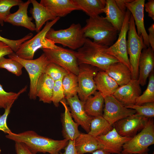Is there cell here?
I'll use <instances>...</instances> for the list:
<instances>
[{
	"mask_svg": "<svg viewBox=\"0 0 154 154\" xmlns=\"http://www.w3.org/2000/svg\"><path fill=\"white\" fill-rule=\"evenodd\" d=\"M6 137L15 142L25 144L33 153H48L50 154H59L64 149L69 141L64 139L56 140L39 135L35 131L28 130L18 133L11 132Z\"/></svg>",
	"mask_w": 154,
	"mask_h": 154,
	"instance_id": "obj_1",
	"label": "cell"
},
{
	"mask_svg": "<svg viewBox=\"0 0 154 154\" xmlns=\"http://www.w3.org/2000/svg\"><path fill=\"white\" fill-rule=\"evenodd\" d=\"M109 47L86 38L83 45L75 51L79 64H88L106 71L111 64L119 62L107 53Z\"/></svg>",
	"mask_w": 154,
	"mask_h": 154,
	"instance_id": "obj_2",
	"label": "cell"
},
{
	"mask_svg": "<svg viewBox=\"0 0 154 154\" xmlns=\"http://www.w3.org/2000/svg\"><path fill=\"white\" fill-rule=\"evenodd\" d=\"M82 30L86 38L109 47L114 43L119 33L105 17L100 15L87 19Z\"/></svg>",
	"mask_w": 154,
	"mask_h": 154,
	"instance_id": "obj_3",
	"label": "cell"
},
{
	"mask_svg": "<svg viewBox=\"0 0 154 154\" xmlns=\"http://www.w3.org/2000/svg\"><path fill=\"white\" fill-rule=\"evenodd\" d=\"M57 17L54 20L47 21L43 29L34 37L21 44L15 53L19 57L24 59H33L35 52L39 49H55L57 46L52 41L45 37L48 31L60 19Z\"/></svg>",
	"mask_w": 154,
	"mask_h": 154,
	"instance_id": "obj_4",
	"label": "cell"
},
{
	"mask_svg": "<svg viewBox=\"0 0 154 154\" xmlns=\"http://www.w3.org/2000/svg\"><path fill=\"white\" fill-rule=\"evenodd\" d=\"M8 55L9 58L21 63L27 71L30 80L29 98L31 100H35L37 89L45 68L50 62L44 53L38 58L30 60L21 58L14 52Z\"/></svg>",
	"mask_w": 154,
	"mask_h": 154,
	"instance_id": "obj_5",
	"label": "cell"
},
{
	"mask_svg": "<svg viewBox=\"0 0 154 154\" xmlns=\"http://www.w3.org/2000/svg\"><path fill=\"white\" fill-rule=\"evenodd\" d=\"M45 37L55 44H60L72 50L81 47L86 38L80 23H72L68 28L58 30L51 28L46 33Z\"/></svg>",
	"mask_w": 154,
	"mask_h": 154,
	"instance_id": "obj_6",
	"label": "cell"
},
{
	"mask_svg": "<svg viewBox=\"0 0 154 154\" xmlns=\"http://www.w3.org/2000/svg\"><path fill=\"white\" fill-rule=\"evenodd\" d=\"M154 144V121L153 118H149L140 132L123 145L121 154H144Z\"/></svg>",
	"mask_w": 154,
	"mask_h": 154,
	"instance_id": "obj_7",
	"label": "cell"
},
{
	"mask_svg": "<svg viewBox=\"0 0 154 154\" xmlns=\"http://www.w3.org/2000/svg\"><path fill=\"white\" fill-rule=\"evenodd\" d=\"M128 39L127 40V48L130 65L131 78L138 79L139 76L138 64L143 49L146 48L141 35L137 34L134 20L131 15L129 22Z\"/></svg>",
	"mask_w": 154,
	"mask_h": 154,
	"instance_id": "obj_8",
	"label": "cell"
},
{
	"mask_svg": "<svg viewBox=\"0 0 154 154\" xmlns=\"http://www.w3.org/2000/svg\"><path fill=\"white\" fill-rule=\"evenodd\" d=\"M42 49L50 62L77 76L79 71V64L75 51L58 46L54 49Z\"/></svg>",
	"mask_w": 154,
	"mask_h": 154,
	"instance_id": "obj_9",
	"label": "cell"
},
{
	"mask_svg": "<svg viewBox=\"0 0 154 154\" xmlns=\"http://www.w3.org/2000/svg\"><path fill=\"white\" fill-rule=\"evenodd\" d=\"M77 78L78 90L77 95L80 100L85 103L88 98L97 90L94 78L99 71L94 66L84 64H79Z\"/></svg>",
	"mask_w": 154,
	"mask_h": 154,
	"instance_id": "obj_10",
	"label": "cell"
},
{
	"mask_svg": "<svg viewBox=\"0 0 154 154\" xmlns=\"http://www.w3.org/2000/svg\"><path fill=\"white\" fill-rule=\"evenodd\" d=\"M131 15L127 9L121 29L116 41L108 47L106 52L118 61L126 66L130 70V65L127 48L126 36L128 30L129 22Z\"/></svg>",
	"mask_w": 154,
	"mask_h": 154,
	"instance_id": "obj_11",
	"label": "cell"
},
{
	"mask_svg": "<svg viewBox=\"0 0 154 154\" xmlns=\"http://www.w3.org/2000/svg\"><path fill=\"white\" fill-rule=\"evenodd\" d=\"M104 97V106L102 116L111 125L136 113L135 110L126 108L113 95Z\"/></svg>",
	"mask_w": 154,
	"mask_h": 154,
	"instance_id": "obj_12",
	"label": "cell"
},
{
	"mask_svg": "<svg viewBox=\"0 0 154 154\" xmlns=\"http://www.w3.org/2000/svg\"><path fill=\"white\" fill-rule=\"evenodd\" d=\"M149 118L136 113L119 120L113 125L121 136L132 138L144 127Z\"/></svg>",
	"mask_w": 154,
	"mask_h": 154,
	"instance_id": "obj_13",
	"label": "cell"
},
{
	"mask_svg": "<svg viewBox=\"0 0 154 154\" xmlns=\"http://www.w3.org/2000/svg\"><path fill=\"white\" fill-rule=\"evenodd\" d=\"M96 138L98 142L99 149L110 154H121L123 145L131 138L121 136L113 127L106 134Z\"/></svg>",
	"mask_w": 154,
	"mask_h": 154,
	"instance_id": "obj_14",
	"label": "cell"
},
{
	"mask_svg": "<svg viewBox=\"0 0 154 154\" xmlns=\"http://www.w3.org/2000/svg\"><path fill=\"white\" fill-rule=\"evenodd\" d=\"M138 79H132L127 84L119 86L113 95L124 106L135 104L142 91Z\"/></svg>",
	"mask_w": 154,
	"mask_h": 154,
	"instance_id": "obj_15",
	"label": "cell"
},
{
	"mask_svg": "<svg viewBox=\"0 0 154 154\" xmlns=\"http://www.w3.org/2000/svg\"><path fill=\"white\" fill-rule=\"evenodd\" d=\"M145 0H132L125 3L127 9L132 15L135 25L137 27V32L139 35H141L144 44L147 47L150 46L148 34L144 24V5Z\"/></svg>",
	"mask_w": 154,
	"mask_h": 154,
	"instance_id": "obj_16",
	"label": "cell"
},
{
	"mask_svg": "<svg viewBox=\"0 0 154 154\" xmlns=\"http://www.w3.org/2000/svg\"><path fill=\"white\" fill-rule=\"evenodd\" d=\"M66 99V104L69 106L70 113L74 121L88 133L93 117L89 116L86 112L84 107V103L80 100L78 95Z\"/></svg>",
	"mask_w": 154,
	"mask_h": 154,
	"instance_id": "obj_17",
	"label": "cell"
},
{
	"mask_svg": "<svg viewBox=\"0 0 154 154\" xmlns=\"http://www.w3.org/2000/svg\"><path fill=\"white\" fill-rule=\"evenodd\" d=\"M31 3V0H28L21 4L18 10L9 15L4 22L14 26L24 27L32 31H35V25L32 22L33 18L27 14V9Z\"/></svg>",
	"mask_w": 154,
	"mask_h": 154,
	"instance_id": "obj_18",
	"label": "cell"
},
{
	"mask_svg": "<svg viewBox=\"0 0 154 154\" xmlns=\"http://www.w3.org/2000/svg\"><path fill=\"white\" fill-rule=\"evenodd\" d=\"M154 51L149 46L143 48L140 55L138 64V80L142 86L146 84L149 74L154 71Z\"/></svg>",
	"mask_w": 154,
	"mask_h": 154,
	"instance_id": "obj_19",
	"label": "cell"
},
{
	"mask_svg": "<svg viewBox=\"0 0 154 154\" xmlns=\"http://www.w3.org/2000/svg\"><path fill=\"white\" fill-rule=\"evenodd\" d=\"M40 3L55 17H64L74 11L80 10L74 0H41Z\"/></svg>",
	"mask_w": 154,
	"mask_h": 154,
	"instance_id": "obj_20",
	"label": "cell"
},
{
	"mask_svg": "<svg viewBox=\"0 0 154 154\" xmlns=\"http://www.w3.org/2000/svg\"><path fill=\"white\" fill-rule=\"evenodd\" d=\"M60 103L64 109L61 118L62 135L64 139L68 141H74L81 133L78 129L79 125L72 119L65 99L61 101Z\"/></svg>",
	"mask_w": 154,
	"mask_h": 154,
	"instance_id": "obj_21",
	"label": "cell"
},
{
	"mask_svg": "<svg viewBox=\"0 0 154 154\" xmlns=\"http://www.w3.org/2000/svg\"><path fill=\"white\" fill-rule=\"evenodd\" d=\"M33 7L30 12L35 21V31H40L43 25L48 21H52L56 17H54L45 7L36 0H30Z\"/></svg>",
	"mask_w": 154,
	"mask_h": 154,
	"instance_id": "obj_22",
	"label": "cell"
},
{
	"mask_svg": "<svg viewBox=\"0 0 154 154\" xmlns=\"http://www.w3.org/2000/svg\"><path fill=\"white\" fill-rule=\"evenodd\" d=\"M97 90L104 97L113 95L119 87L105 71H99L94 78Z\"/></svg>",
	"mask_w": 154,
	"mask_h": 154,
	"instance_id": "obj_23",
	"label": "cell"
},
{
	"mask_svg": "<svg viewBox=\"0 0 154 154\" xmlns=\"http://www.w3.org/2000/svg\"><path fill=\"white\" fill-rule=\"evenodd\" d=\"M106 5L103 9L106 19L119 32L120 31L125 15L118 8L115 0H106Z\"/></svg>",
	"mask_w": 154,
	"mask_h": 154,
	"instance_id": "obj_24",
	"label": "cell"
},
{
	"mask_svg": "<svg viewBox=\"0 0 154 154\" xmlns=\"http://www.w3.org/2000/svg\"><path fill=\"white\" fill-rule=\"evenodd\" d=\"M105 71L119 86L126 84L132 79L130 69L119 62L111 64Z\"/></svg>",
	"mask_w": 154,
	"mask_h": 154,
	"instance_id": "obj_25",
	"label": "cell"
},
{
	"mask_svg": "<svg viewBox=\"0 0 154 154\" xmlns=\"http://www.w3.org/2000/svg\"><path fill=\"white\" fill-rule=\"evenodd\" d=\"M93 95L89 96L84 103L85 111L88 115L92 117L102 116L104 97L98 91H96Z\"/></svg>",
	"mask_w": 154,
	"mask_h": 154,
	"instance_id": "obj_26",
	"label": "cell"
},
{
	"mask_svg": "<svg viewBox=\"0 0 154 154\" xmlns=\"http://www.w3.org/2000/svg\"><path fill=\"white\" fill-rule=\"evenodd\" d=\"M80 10L84 12L89 17L99 15L103 13L105 0H74Z\"/></svg>",
	"mask_w": 154,
	"mask_h": 154,
	"instance_id": "obj_27",
	"label": "cell"
},
{
	"mask_svg": "<svg viewBox=\"0 0 154 154\" xmlns=\"http://www.w3.org/2000/svg\"><path fill=\"white\" fill-rule=\"evenodd\" d=\"M74 143L78 154L92 153L99 149L98 142L96 138L88 133H81L74 140Z\"/></svg>",
	"mask_w": 154,
	"mask_h": 154,
	"instance_id": "obj_28",
	"label": "cell"
},
{
	"mask_svg": "<svg viewBox=\"0 0 154 154\" xmlns=\"http://www.w3.org/2000/svg\"><path fill=\"white\" fill-rule=\"evenodd\" d=\"M55 81L47 75L44 74L38 85L37 96L39 101L45 103L52 102L53 90Z\"/></svg>",
	"mask_w": 154,
	"mask_h": 154,
	"instance_id": "obj_29",
	"label": "cell"
},
{
	"mask_svg": "<svg viewBox=\"0 0 154 154\" xmlns=\"http://www.w3.org/2000/svg\"><path fill=\"white\" fill-rule=\"evenodd\" d=\"M112 126L102 116L93 117L88 133L96 138L107 133L112 129Z\"/></svg>",
	"mask_w": 154,
	"mask_h": 154,
	"instance_id": "obj_30",
	"label": "cell"
},
{
	"mask_svg": "<svg viewBox=\"0 0 154 154\" xmlns=\"http://www.w3.org/2000/svg\"><path fill=\"white\" fill-rule=\"evenodd\" d=\"M62 85L66 98L77 95L78 86L76 75L70 72L67 74L62 78Z\"/></svg>",
	"mask_w": 154,
	"mask_h": 154,
	"instance_id": "obj_31",
	"label": "cell"
},
{
	"mask_svg": "<svg viewBox=\"0 0 154 154\" xmlns=\"http://www.w3.org/2000/svg\"><path fill=\"white\" fill-rule=\"evenodd\" d=\"M149 82L145 90L137 99L135 104L141 105L145 103L154 102V71L149 74Z\"/></svg>",
	"mask_w": 154,
	"mask_h": 154,
	"instance_id": "obj_32",
	"label": "cell"
},
{
	"mask_svg": "<svg viewBox=\"0 0 154 154\" xmlns=\"http://www.w3.org/2000/svg\"><path fill=\"white\" fill-rule=\"evenodd\" d=\"M26 86L18 93L8 92L5 91L2 86L0 84V108L5 109L11 105L13 104L19 96L26 90Z\"/></svg>",
	"mask_w": 154,
	"mask_h": 154,
	"instance_id": "obj_33",
	"label": "cell"
},
{
	"mask_svg": "<svg viewBox=\"0 0 154 154\" xmlns=\"http://www.w3.org/2000/svg\"><path fill=\"white\" fill-rule=\"evenodd\" d=\"M23 65L18 61L12 58L4 57L0 59V68H3L17 76L22 74Z\"/></svg>",
	"mask_w": 154,
	"mask_h": 154,
	"instance_id": "obj_34",
	"label": "cell"
},
{
	"mask_svg": "<svg viewBox=\"0 0 154 154\" xmlns=\"http://www.w3.org/2000/svg\"><path fill=\"white\" fill-rule=\"evenodd\" d=\"M23 2L21 0H0V25L3 26L5 20L11 13V8L19 6Z\"/></svg>",
	"mask_w": 154,
	"mask_h": 154,
	"instance_id": "obj_35",
	"label": "cell"
},
{
	"mask_svg": "<svg viewBox=\"0 0 154 154\" xmlns=\"http://www.w3.org/2000/svg\"><path fill=\"white\" fill-rule=\"evenodd\" d=\"M69 72L60 66L50 62L46 66L44 73L48 75L54 81L62 79Z\"/></svg>",
	"mask_w": 154,
	"mask_h": 154,
	"instance_id": "obj_36",
	"label": "cell"
},
{
	"mask_svg": "<svg viewBox=\"0 0 154 154\" xmlns=\"http://www.w3.org/2000/svg\"><path fill=\"white\" fill-rule=\"evenodd\" d=\"M125 106L127 108L135 110L136 113L147 117L153 118L154 117V102L140 105L133 104Z\"/></svg>",
	"mask_w": 154,
	"mask_h": 154,
	"instance_id": "obj_37",
	"label": "cell"
},
{
	"mask_svg": "<svg viewBox=\"0 0 154 154\" xmlns=\"http://www.w3.org/2000/svg\"><path fill=\"white\" fill-rule=\"evenodd\" d=\"M62 79L55 81L53 87L51 101L56 107L59 106V103L65 98L62 85Z\"/></svg>",
	"mask_w": 154,
	"mask_h": 154,
	"instance_id": "obj_38",
	"label": "cell"
},
{
	"mask_svg": "<svg viewBox=\"0 0 154 154\" xmlns=\"http://www.w3.org/2000/svg\"><path fill=\"white\" fill-rule=\"evenodd\" d=\"M33 36V34L30 33L21 39L13 40L3 37L0 35V41L7 44L10 47L13 52L15 53L22 44L32 38Z\"/></svg>",
	"mask_w": 154,
	"mask_h": 154,
	"instance_id": "obj_39",
	"label": "cell"
},
{
	"mask_svg": "<svg viewBox=\"0 0 154 154\" xmlns=\"http://www.w3.org/2000/svg\"><path fill=\"white\" fill-rule=\"evenodd\" d=\"M12 105H10L5 109L4 113L0 116V130L7 134L12 132L7 125V120Z\"/></svg>",
	"mask_w": 154,
	"mask_h": 154,
	"instance_id": "obj_40",
	"label": "cell"
},
{
	"mask_svg": "<svg viewBox=\"0 0 154 154\" xmlns=\"http://www.w3.org/2000/svg\"><path fill=\"white\" fill-rule=\"evenodd\" d=\"M15 142L16 154H36L31 151L24 143L19 142Z\"/></svg>",
	"mask_w": 154,
	"mask_h": 154,
	"instance_id": "obj_41",
	"label": "cell"
},
{
	"mask_svg": "<svg viewBox=\"0 0 154 154\" xmlns=\"http://www.w3.org/2000/svg\"><path fill=\"white\" fill-rule=\"evenodd\" d=\"M14 52L10 47L5 43L0 41V59L6 55Z\"/></svg>",
	"mask_w": 154,
	"mask_h": 154,
	"instance_id": "obj_42",
	"label": "cell"
},
{
	"mask_svg": "<svg viewBox=\"0 0 154 154\" xmlns=\"http://www.w3.org/2000/svg\"><path fill=\"white\" fill-rule=\"evenodd\" d=\"M64 152L59 154H78L76 148L74 141L69 140L67 145L64 148Z\"/></svg>",
	"mask_w": 154,
	"mask_h": 154,
	"instance_id": "obj_43",
	"label": "cell"
},
{
	"mask_svg": "<svg viewBox=\"0 0 154 154\" xmlns=\"http://www.w3.org/2000/svg\"><path fill=\"white\" fill-rule=\"evenodd\" d=\"M144 7L145 10L148 13V16L154 20V0H149Z\"/></svg>",
	"mask_w": 154,
	"mask_h": 154,
	"instance_id": "obj_44",
	"label": "cell"
},
{
	"mask_svg": "<svg viewBox=\"0 0 154 154\" xmlns=\"http://www.w3.org/2000/svg\"><path fill=\"white\" fill-rule=\"evenodd\" d=\"M148 37L150 46L154 51V24H152L148 29Z\"/></svg>",
	"mask_w": 154,
	"mask_h": 154,
	"instance_id": "obj_45",
	"label": "cell"
},
{
	"mask_svg": "<svg viewBox=\"0 0 154 154\" xmlns=\"http://www.w3.org/2000/svg\"><path fill=\"white\" fill-rule=\"evenodd\" d=\"M116 4L119 9L124 13L125 14L127 10L125 3L126 2H130L132 0H115Z\"/></svg>",
	"mask_w": 154,
	"mask_h": 154,
	"instance_id": "obj_46",
	"label": "cell"
},
{
	"mask_svg": "<svg viewBox=\"0 0 154 154\" xmlns=\"http://www.w3.org/2000/svg\"><path fill=\"white\" fill-rule=\"evenodd\" d=\"M92 154H110V153L102 150L98 149L93 152Z\"/></svg>",
	"mask_w": 154,
	"mask_h": 154,
	"instance_id": "obj_47",
	"label": "cell"
},
{
	"mask_svg": "<svg viewBox=\"0 0 154 154\" xmlns=\"http://www.w3.org/2000/svg\"><path fill=\"white\" fill-rule=\"evenodd\" d=\"M154 154V152H153L152 154Z\"/></svg>",
	"mask_w": 154,
	"mask_h": 154,
	"instance_id": "obj_48",
	"label": "cell"
},
{
	"mask_svg": "<svg viewBox=\"0 0 154 154\" xmlns=\"http://www.w3.org/2000/svg\"><path fill=\"white\" fill-rule=\"evenodd\" d=\"M147 154V153H145V154Z\"/></svg>",
	"mask_w": 154,
	"mask_h": 154,
	"instance_id": "obj_49",
	"label": "cell"
}]
</instances>
